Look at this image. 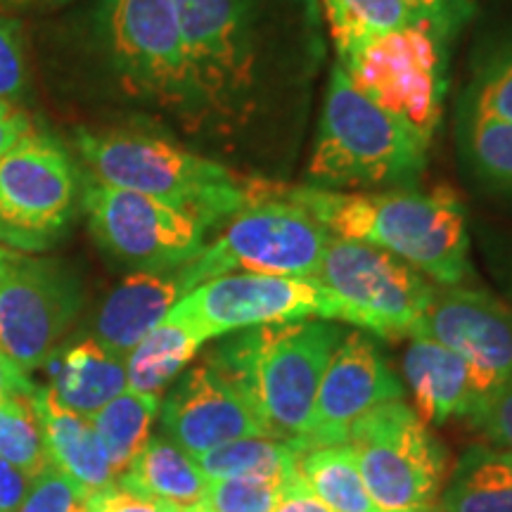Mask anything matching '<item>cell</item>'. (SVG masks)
I'll return each mask as SVG.
<instances>
[{
  "instance_id": "cell-1",
  "label": "cell",
  "mask_w": 512,
  "mask_h": 512,
  "mask_svg": "<svg viewBox=\"0 0 512 512\" xmlns=\"http://www.w3.org/2000/svg\"><path fill=\"white\" fill-rule=\"evenodd\" d=\"M200 121L268 152L302 117L325 55L318 0H174Z\"/></svg>"
},
{
  "instance_id": "cell-2",
  "label": "cell",
  "mask_w": 512,
  "mask_h": 512,
  "mask_svg": "<svg viewBox=\"0 0 512 512\" xmlns=\"http://www.w3.org/2000/svg\"><path fill=\"white\" fill-rule=\"evenodd\" d=\"M268 188L302 207L335 238L387 249L441 287L463 285L472 275L467 214L453 190L349 192L275 183Z\"/></svg>"
},
{
  "instance_id": "cell-3",
  "label": "cell",
  "mask_w": 512,
  "mask_h": 512,
  "mask_svg": "<svg viewBox=\"0 0 512 512\" xmlns=\"http://www.w3.org/2000/svg\"><path fill=\"white\" fill-rule=\"evenodd\" d=\"M342 335L332 320H290L233 332L207 358L240 389L268 437L304 448L320 377Z\"/></svg>"
},
{
  "instance_id": "cell-4",
  "label": "cell",
  "mask_w": 512,
  "mask_h": 512,
  "mask_svg": "<svg viewBox=\"0 0 512 512\" xmlns=\"http://www.w3.org/2000/svg\"><path fill=\"white\" fill-rule=\"evenodd\" d=\"M76 150L98 181L155 197L207 228L233 219L259 197L261 181L150 133L79 131Z\"/></svg>"
},
{
  "instance_id": "cell-5",
  "label": "cell",
  "mask_w": 512,
  "mask_h": 512,
  "mask_svg": "<svg viewBox=\"0 0 512 512\" xmlns=\"http://www.w3.org/2000/svg\"><path fill=\"white\" fill-rule=\"evenodd\" d=\"M430 145L380 110L335 62L306 164L313 188H406L427 169Z\"/></svg>"
},
{
  "instance_id": "cell-6",
  "label": "cell",
  "mask_w": 512,
  "mask_h": 512,
  "mask_svg": "<svg viewBox=\"0 0 512 512\" xmlns=\"http://www.w3.org/2000/svg\"><path fill=\"white\" fill-rule=\"evenodd\" d=\"M330 240L332 233L311 214L261 181L259 197L228 219L214 242L204 245L178 273L185 294L228 273L318 278Z\"/></svg>"
},
{
  "instance_id": "cell-7",
  "label": "cell",
  "mask_w": 512,
  "mask_h": 512,
  "mask_svg": "<svg viewBox=\"0 0 512 512\" xmlns=\"http://www.w3.org/2000/svg\"><path fill=\"white\" fill-rule=\"evenodd\" d=\"M347 444L380 512H437L446 451L427 422L401 399L358 418Z\"/></svg>"
},
{
  "instance_id": "cell-8",
  "label": "cell",
  "mask_w": 512,
  "mask_h": 512,
  "mask_svg": "<svg viewBox=\"0 0 512 512\" xmlns=\"http://www.w3.org/2000/svg\"><path fill=\"white\" fill-rule=\"evenodd\" d=\"M337 64L356 91L432 145L448 88V43L427 27L399 29Z\"/></svg>"
},
{
  "instance_id": "cell-9",
  "label": "cell",
  "mask_w": 512,
  "mask_h": 512,
  "mask_svg": "<svg viewBox=\"0 0 512 512\" xmlns=\"http://www.w3.org/2000/svg\"><path fill=\"white\" fill-rule=\"evenodd\" d=\"M166 318L188 325L204 339H219L261 325L290 320H339L349 323L342 297L318 278L228 273L183 294Z\"/></svg>"
},
{
  "instance_id": "cell-10",
  "label": "cell",
  "mask_w": 512,
  "mask_h": 512,
  "mask_svg": "<svg viewBox=\"0 0 512 512\" xmlns=\"http://www.w3.org/2000/svg\"><path fill=\"white\" fill-rule=\"evenodd\" d=\"M102 27L114 67L133 93L200 121L174 0H105Z\"/></svg>"
},
{
  "instance_id": "cell-11",
  "label": "cell",
  "mask_w": 512,
  "mask_h": 512,
  "mask_svg": "<svg viewBox=\"0 0 512 512\" xmlns=\"http://www.w3.org/2000/svg\"><path fill=\"white\" fill-rule=\"evenodd\" d=\"M76 171L67 150L31 131L0 157V242L38 254L57 245L74 219Z\"/></svg>"
},
{
  "instance_id": "cell-12",
  "label": "cell",
  "mask_w": 512,
  "mask_h": 512,
  "mask_svg": "<svg viewBox=\"0 0 512 512\" xmlns=\"http://www.w3.org/2000/svg\"><path fill=\"white\" fill-rule=\"evenodd\" d=\"M83 211L93 238L107 254L136 271H176L207 245V226L195 216L88 176Z\"/></svg>"
},
{
  "instance_id": "cell-13",
  "label": "cell",
  "mask_w": 512,
  "mask_h": 512,
  "mask_svg": "<svg viewBox=\"0 0 512 512\" xmlns=\"http://www.w3.org/2000/svg\"><path fill=\"white\" fill-rule=\"evenodd\" d=\"M318 280L342 297L349 325L377 337H411L437 287L418 268L368 242L332 235Z\"/></svg>"
},
{
  "instance_id": "cell-14",
  "label": "cell",
  "mask_w": 512,
  "mask_h": 512,
  "mask_svg": "<svg viewBox=\"0 0 512 512\" xmlns=\"http://www.w3.org/2000/svg\"><path fill=\"white\" fill-rule=\"evenodd\" d=\"M81 299L79 278L60 261L10 252L0 264V351L24 373L48 366Z\"/></svg>"
},
{
  "instance_id": "cell-15",
  "label": "cell",
  "mask_w": 512,
  "mask_h": 512,
  "mask_svg": "<svg viewBox=\"0 0 512 512\" xmlns=\"http://www.w3.org/2000/svg\"><path fill=\"white\" fill-rule=\"evenodd\" d=\"M411 337H427L463 358L470 373V420L482 413L512 375V309L486 290L437 287Z\"/></svg>"
},
{
  "instance_id": "cell-16",
  "label": "cell",
  "mask_w": 512,
  "mask_h": 512,
  "mask_svg": "<svg viewBox=\"0 0 512 512\" xmlns=\"http://www.w3.org/2000/svg\"><path fill=\"white\" fill-rule=\"evenodd\" d=\"M403 396V384L366 332H347L320 377L304 451L347 444L351 425L368 411Z\"/></svg>"
},
{
  "instance_id": "cell-17",
  "label": "cell",
  "mask_w": 512,
  "mask_h": 512,
  "mask_svg": "<svg viewBox=\"0 0 512 512\" xmlns=\"http://www.w3.org/2000/svg\"><path fill=\"white\" fill-rule=\"evenodd\" d=\"M159 411L166 437L192 458L242 437H268L249 401L209 358L176 382Z\"/></svg>"
},
{
  "instance_id": "cell-18",
  "label": "cell",
  "mask_w": 512,
  "mask_h": 512,
  "mask_svg": "<svg viewBox=\"0 0 512 512\" xmlns=\"http://www.w3.org/2000/svg\"><path fill=\"white\" fill-rule=\"evenodd\" d=\"M183 294L178 268L133 271L102 302L93 323V339L112 356L126 358L147 332L162 323Z\"/></svg>"
},
{
  "instance_id": "cell-19",
  "label": "cell",
  "mask_w": 512,
  "mask_h": 512,
  "mask_svg": "<svg viewBox=\"0 0 512 512\" xmlns=\"http://www.w3.org/2000/svg\"><path fill=\"white\" fill-rule=\"evenodd\" d=\"M31 401L41 420L43 444L50 463L74 479L86 491V496L117 482L91 418L62 406L50 387H38Z\"/></svg>"
},
{
  "instance_id": "cell-20",
  "label": "cell",
  "mask_w": 512,
  "mask_h": 512,
  "mask_svg": "<svg viewBox=\"0 0 512 512\" xmlns=\"http://www.w3.org/2000/svg\"><path fill=\"white\" fill-rule=\"evenodd\" d=\"M411 339L403 358V373L420 418L432 425H444L451 418H470L472 389L463 358L434 339Z\"/></svg>"
},
{
  "instance_id": "cell-21",
  "label": "cell",
  "mask_w": 512,
  "mask_h": 512,
  "mask_svg": "<svg viewBox=\"0 0 512 512\" xmlns=\"http://www.w3.org/2000/svg\"><path fill=\"white\" fill-rule=\"evenodd\" d=\"M50 380V392L62 406L93 418L126 389V363L95 339H83L50 358Z\"/></svg>"
},
{
  "instance_id": "cell-22",
  "label": "cell",
  "mask_w": 512,
  "mask_h": 512,
  "mask_svg": "<svg viewBox=\"0 0 512 512\" xmlns=\"http://www.w3.org/2000/svg\"><path fill=\"white\" fill-rule=\"evenodd\" d=\"M119 486L133 494L159 498L174 503L176 508H188L207 498L209 479L181 446L171 439L155 437L145 444L133 463L121 472Z\"/></svg>"
},
{
  "instance_id": "cell-23",
  "label": "cell",
  "mask_w": 512,
  "mask_h": 512,
  "mask_svg": "<svg viewBox=\"0 0 512 512\" xmlns=\"http://www.w3.org/2000/svg\"><path fill=\"white\" fill-rule=\"evenodd\" d=\"M204 344L207 339L188 325L164 318L124 358L126 389L162 399L164 389L195 361Z\"/></svg>"
},
{
  "instance_id": "cell-24",
  "label": "cell",
  "mask_w": 512,
  "mask_h": 512,
  "mask_svg": "<svg viewBox=\"0 0 512 512\" xmlns=\"http://www.w3.org/2000/svg\"><path fill=\"white\" fill-rule=\"evenodd\" d=\"M444 512H512V453L470 446L448 479Z\"/></svg>"
},
{
  "instance_id": "cell-25",
  "label": "cell",
  "mask_w": 512,
  "mask_h": 512,
  "mask_svg": "<svg viewBox=\"0 0 512 512\" xmlns=\"http://www.w3.org/2000/svg\"><path fill=\"white\" fill-rule=\"evenodd\" d=\"M304 448L273 437H242L211 448L195 458L207 479H249V482L285 486L299 475Z\"/></svg>"
},
{
  "instance_id": "cell-26",
  "label": "cell",
  "mask_w": 512,
  "mask_h": 512,
  "mask_svg": "<svg viewBox=\"0 0 512 512\" xmlns=\"http://www.w3.org/2000/svg\"><path fill=\"white\" fill-rule=\"evenodd\" d=\"M337 60L399 29L425 27L408 0H318Z\"/></svg>"
},
{
  "instance_id": "cell-27",
  "label": "cell",
  "mask_w": 512,
  "mask_h": 512,
  "mask_svg": "<svg viewBox=\"0 0 512 512\" xmlns=\"http://www.w3.org/2000/svg\"><path fill=\"white\" fill-rule=\"evenodd\" d=\"M299 477L335 512H380L370 498L351 444L309 448L299 456Z\"/></svg>"
},
{
  "instance_id": "cell-28",
  "label": "cell",
  "mask_w": 512,
  "mask_h": 512,
  "mask_svg": "<svg viewBox=\"0 0 512 512\" xmlns=\"http://www.w3.org/2000/svg\"><path fill=\"white\" fill-rule=\"evenodd\" d=\"M159 408H162V399L157 396L124 389L91 418L114 477H119L150 441L152 422H155Z\"/></svg>"
},
{
  "instance_id": "cell-29",
  "label": "cell",
  "mask_w": 512,
  "mask_h": 512,
  "mask_svg": "<svg viewBox=\"0 0 512 512\" xmlns=\"http://www.w3.org/2000/svg\"><path fill=\"white\" fill-rule=\"evenodd\" d=\"M463 159L489 190L512 197V124L463 114Z\"/></svg>"
},
{
  "instance_id": "cell-30",
  "label": "cell",
  "mask_w": 512,
  "mask_h": 512,
  "mask_svg": "<svg viewBox=\"0 0 512 512\" xmlns=\"http://www.w3.org/2000/svg\"><path fill=\"white\" fill-rule=\"evenodd\" d=\"M463 114L512 124V41L484 55L472 74Z\"/></svg>"
},
{
  "instance_id": "cell-31",
  "label": "cell",
  "mask_w": 512,
  "mask_h": 512,
  "mask_svg": "<svg viewBox=\"0 0 512 512\" xmlns=\"http://www.w3.org/2000/svg\"><path fill=\"white\" fill-rule=\"evenodd\" d=\"M31 399L34 396L0 408V456L22 470L29 482L50 463L41 420Z\"/></svg>"
},
{
  "instance_id": "cell-32",
  "label": "cell",
  "mask_w": 512,
  "mask_h": 512,
  "mask_svg": "<svg viewBox=\"0 0 512 512\" xmlns=\"http://www.w3.org/2000/svg\"><path fill=\"white\" fill-rule=\"evenodd\" d=\"M86 491L60 467L48 463L29 482L27 496L17 512H86Z\"/></svg>"
},
{
  "instance_id": "cell-33",
  "label": "cell",
  "mask_w": 512,
  "mask_h": 512,
  "mask_svg": "<svg viewBox=\"0 0 512 512\" xmlns=\"http://www.w3.org/2000/svg\"><path fill=\"white\" fill-rule=\"evenodd\" d=\"M283 486L249 479H209L207 505L214 512H275Z\"/></svg>"
},
{
  "instance_id": "cell-34",
  "label": "cell",
  "mask_w": 512,
  "mask_h": 512,
  "mask_svg": "<svg viewBox=\"0 0 512 512\" xmlns=\"http://www.w3.org/2000/svg\"><path fill=\"white\" fill-rule=\"evenodd\" d=\"M425 27L444 43H451L467 27L477 10V0H408Z\"/></svg>"
},
{
  "instance_id": "cell-35",
  "label": "cell",
  "mask_w": 512,
  "mask_h": 512,
  "mask_svg": "<svg viewBox=\"0 0 512 512\" xmlns=\"http://www.w3.org/2000/svg\"><path fill=\"white\" fill-rule=\"evenodd\" d=\"M27 86V62H24L19 27L0 17V100L22 95Z\"/></svg>"
},
{
  "instance_id": "cell-36",
  "label": "cell",
  "mask_w": 512,
  "mask_h": 512,
  "mask_svg": "<svg viewBox=\"0 0 512 512\" xmlns=\"http://www.w3.org/2000/svg\"><path fill=\"white\" fill-rule=\"evenodd\" d=\"M86 512H181V508L159 498L133 494L114 482L86 498Z\"/></svg>"
},
{
  "instance_id": "cell-37",
  "label": "cell",
  "mask_w": 512,
  "mask_h": 512,
  "mask_svg": "<svg viewBox=\"0 0 512 512\" xmlns=\"http://www.w3.org/2000/svg\"><path fill=\"white\" fill-rule=\"evenodd\" d=\"M477 425L498 448L512 453V375L477 420Z\"/></svg>"
},
{
  "instance_id": "cell-38",
  "label": "cell",
  "mask_w": 512,
  "mask_h": 512,
  "mask_svg": "<svg viewBox=\"0 0 512 512\" xmlns=\"http://www.w3.org/2000/svg\"><path fill=\"white\" fill-rule=\"evenodd\" d=\"M36 389L38 387L31 384L29 375L0 351V408L29 399L36 394Z\"/></svg>"
},
{
  "instance_id": "cell-39",
  "label": "cell",
  "mask_w": 512,
  "mask_h": 512,
  "mask_svg": "<svg viewBox=\"0 0 512 512\" xmlns=\"http://www.w3.org/2000/svg\"><path fill=\"white\" fill-rule=\"evenodd\" d=\"M275 512H335L328 503H323L320 498L309 489V484L302 477H294L283 486L280 491V501Z\"/></svg>"
},
{
  "instance_id": "cell-40",
  "label": "cell",
  "mask_w": 512,
  "mask_h": 512,
  "mask_svg": "<svg viewBox=\"0 0 512 512\" xmlns=\"http://www.w3.org/2000/svg\"><path fill=\"white\" fill-rule=\"evenodd\" d=\"M27 489V475L0 456V512H17L27 496Z\"/></svg>"
},
{
  "instance_id": "cell-41",
  "label": "cell",
  "mask_w": 512,
  "mask_h": 512,
  "mask_svg": "<svg viewBox=\"0 0 512 512\" xmlns=\"http://www.w3.org/2000/svg\"><path fill=\"white\" fill-rule=\"evenodd\" d=\"M34 131L31 119L19 107L12 105L10 100H0V157L17 145L19 140Z\"/></svg>"
},
{
  "instance_id": "cell-42",
  "label": "cell",
  "mask_w": 512,
  "mask_h": 512,
  "mask_svg": "<svg viewBox=\"0 0 512 512\" xmlns=\"http://www.w3.org/2000/svg\"><path fill=\"white\" fill-rule=\"evenodd\" d=\"M181 512H214L207 505V501H202V503H197V505H188V508H181Z\"/></svg>"
},
{
  "instance_id": "cell-43",
  "label": "cell",
  "mask_w": 512,
  "mask_h": 512,
  "mask_svg": "<svg viewBox=\"0 0 512 512\" xmlns=\"http://www.w3.org/2000/svg\"><path fill=\"white\" fill-rule=\"evenodd\" d=\"M10 252H12V249H8V247H0V264H3L5 256H8Z\"/></svg>"
}]
</instances>
